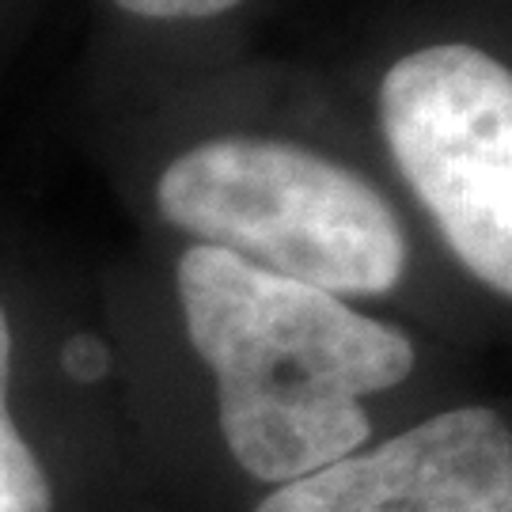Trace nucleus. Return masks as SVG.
<instances>
[{
	"label": "nucleus",
	"mask_w": 512,
	"mask_h": 512,
	"mask_svg": "<svg viewBox=\"0 0 512 512\" xmlns=\"http://www.w3.org/2000/svg\"><path fill=\"white\" fill-rule=\"evenodd\" d=\"M175 289L217 384L224 444L258 482L281 486L353 456L372 433L365 399L414 368L399 327L220 247H186Z\"/></svg>",
	"instance_id": "1"
},
{
	"label": "nucleus",
	"mask_w": 512,
	"mask_h": 512,
	"mask_svg": "<svg viewBox=\"0 0 512 512\" xmlns=\"http://www.w3.org/2000/svg\"><path fill=\"white\" fill-rule=\"evenodd\" d=\"M156 205L205 247L334 296L391 293L410 247L376 186L311 148L213 137L164 167Z\"/></svg>",
	"instance_id": "2"
},
{
	"label": "nucleus",
	"mask_w": 512,
	"mask_h": 512,
	"mask_svg": "<svg viewBox=\"0 0 512 512\" xmlns=\"http://www.w3.org/2000/svg\"><path fill=\"white\" fill-rule=\"evenodd\" d=\"M380 126L444 243L512 296V69L467 42L399 57L380 84Z\"/></svg>",
	"instance_id": "3"
},
{
	"label": "nucleus",
	"mask_w": 512,
	"mask_h": 512,
	"mask_svg": "<svg viewBox=\"0 0 512 512\" xmlns=\"http://www.w3.org/2000/svg\"><path fill=\"white\" fill-rule=\"evenodd\" d=\"M255 512H512V429L486 406L444 410L281 482Z\"/></svg>",
	"instance_id": "4"
},
{
	"label": "nucleus",
	"mask_w": 512,
	"mask_h": 512,
	"mask_svg": "<svg viewBox=\"0 0 512 512\" xmlns=\"http://www.w3.org/2000/svg\"><path fill=\"white\" fill-rule=\"evenodd\" d=\"M8 368H12V327L0 308V512H54L50 478L8 410Z\"/></svg>",
	"instance_id": "5"
},
{
	"label": "nucleus",
	"mask_w": 512,
	"mask_h": 512,
	"mask_svg": "<svg viewBox=\"0 0 512 512\" xmlns=\"http://www.w3.org/2000/svg\"><path fill=\"white\" fill-rule=\"evenodd\" d=\"M114 4L141 19H209L243 0H114Z\"/></svg>",
	"instance_id": "6"
}]
</instances>
